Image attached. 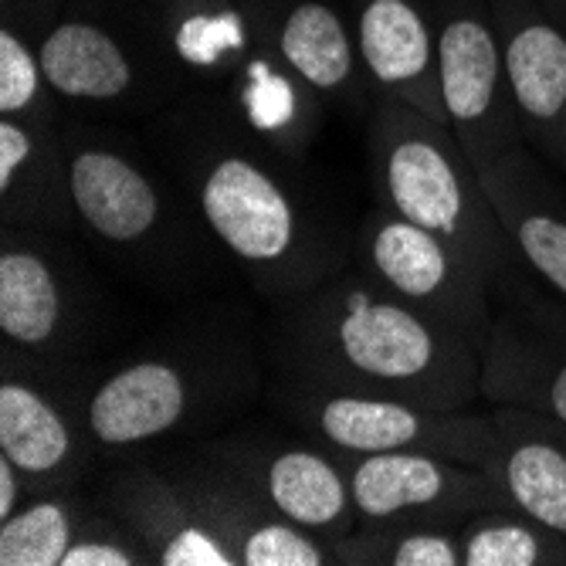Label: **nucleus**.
<instances>
[{
    "label": "nucleus",
    "mask_w": 566,
    "mask_h": 566,
    "mask_svg": "<svg viewBox=\"0 0 566 566\" xmlns=\"http://www.w3.org/2000/svg\"><path fill=\"white\" fill-rule=\"evenodd\" d=\"M200 451L248 482L285 520L329 543L359 523L339 454L313 438L289 441L265 431H238L203 441Z\"/></svg>",
    "instance_id": "obj_13"
},
{
    "label": "nucleus",
    "mask_w": 566,
    "mask_h": 566,
    "mask_svg": "<svg viewBox=\"0 0 566 566\" xmlns=\"http://www.w3.org/2000/svg\"><path fill=\"white\" fill-rule=\"evenodd\" d=\"M139 4L153 14V21H157L164 28V34L174 41L180 31H187L190 24L211 18L214 11L234 4V0H139Z\"/></svg>",
    "instance_id": "obj_29"
},
{
    "label": "nucleus",
    "mask_w": 566,
    "mask_h": 566,
    "mask_svg": "<svg viewBox=\"0 0 566 566\" xmlns=\"http://www.w3.org/2000/svg\"><path fill=\"white\" fill-rule=\"evenodd\" d=\"M62 566H153V556L109 509L95 502Z\"/></svg>",
    "instance_id": "obj_27"
},
{
    "label": "nucleus",
    "mask_w": 566,
    "mask_h": 566,
    "mask_svg": "<svg viewBox=\"0 0 566 566\" xmlns=\"http://www.w3.org/2000/svg\"><path fill=\"white\" fill-rule=\"evenodd\" d=\"M465 566H566V536L516 505L482 509L461 523Z\"/></svg>",
    "instance_id": "obj_25"
},
{
    "label": "nucleus",
    "mask_w": 566,
    "mask_h": 566,
    "mask_svg": "<svg viewBox=\"0 0 566 566\" xmlns=\"http://www.w3.org/2000/svg\"><path fill=\"white\" fill-rule=\"evenodd\" d=\"M275 377L305 387L380 394L438 410L482 400V346L403 302L353 262L275 305Z\"/></svg>",
    "instance_id": "obj_2"
},
{
    "label": "nucleus",
    "mask_w": 566,
    "mask_h": 566,
    "mask_svg": "<svg viewBox=\"0 0 566 566\" xmlns=\"http://www.w3.org/2000/svg\"><path fill=\"white\" fill-rule=\"evenodd\" d=\"M149 149L272 305L349 265L353 228L302 170L305 160L254 133L224 98L190 88L153 116Z\"/></svg>",
    "instance_id": "obj_1"
},
{
    "label": "nucleus",
    "mask_w": 566,
    "mask_h": 566,
    "mask_svg": "<svg viewBox=\"0 0 566 566\" xmlns=\"http://www.w3.org/2000/svg\"><path fill=\"white\" fill-rule=\"evenodd\" d=\"M336 451V448H333ZM359 523L461 526L482 509L509 505L489 472L428 451H336Z\"/></svg>",
    "instance_id": "obj_14"
},
{
    "label": "nucleus",
    "mask_w": 566,
    "mask_h": 566,
    "mask_svg": "<svg viewBox=\"0 0 566 566\" xmlns=\"http://www.w3.org/2000/svg\"><path fill=\"white\" fill-rule=\"evenodd\" d=\"M174 472L187 485L203 523L231 543L241 566H336V549L326 536L285 520L200 448Z\"/></svg>",
    "instance_id": "obj_18"
},
{
    "label": "nucleus",
    "mask_w": 566,
    "mask_h": 566,
    "mask_svg": "<svg viewBox=\"0 0 566 566\" xmlns=\"http://www.w3.org/2000/svg\"><path fill=\"white\" fill-rule=\"evenodd\" d=\"M349 262L403 302L485 346L495 289L451 241L374 203L353 228Z\"/></svg>",
    "instance_id": "obj_10"
},
{
    "label": "nucleus",
    "mask_w": 566,
    "mask_h": 566,
    "mask_svg": "<svg viewBox=\"0 0 566 566\" xmlns=\"http://www.w3.org/2000/svg\"><path fill=\"white\" fill-rule=\"evenodd\" d=\"M72 0H0V24H8L31 41H41Z\"/></svg>",
    "instance_id": "obj_28"
},
{
    "label": "nucleus",
    "mask_w": 566,
    "mask_h": 566,
    "mask_svg": "<svg viewBox=\"0 0 566 566\" xmlns=\"http://www.w3.org/2000/svg\"><path fill=\"white\" fill-rule=\"evenodd\" d=\"M95 499L82 489L31 495L11 520L0 523V566H62Z\"/></svg>",
    "instance_id": "obj_23"
},
{
    "label": "nucleus",
    "mask_w": 566,
    "mask_h": 566,
    "mask_svg": "<svg viewBox=\"0 0 566 566\" xmlns=\"http://www.w3.org/2000/svg\"><path fill=\"white\" fill-rule=\"evenodd\" d=\"M520 265L566 298V177L526 143L479 167Z\"/></svg>",
    "instance_id": "obj_19"
},
{
    "label": "nucleus",
    "mask_w": 566,
    "mask_h": 566,
    "mask_svg": "<svg viewBox=\"0 0 566 566\" xmlns=\"http://www.w3.org/2000/svg\"><path fill=\"white\" fill-rule=\"evenodd\" d=\"M106 326V295L62 231L0 224V336L51 364H82Z\"/></svg>",
    "instance_id": "obj_7"
},
{
    "label": "nucleus",
    "mask_w": 566,
    "mask_h": 566,
    "mask_svg": "<svg viewBox=\"0 0 566 566\" xmlns=\"http://www.w3.org/2000/svg\"><path fill=\"white\" fill-rule=\"evenodd\" d=\"M0 454H8L31 492L78 489L102 458L88 434V387L78 364H51L11 343L0 349Z\"/></svg>",
    "instance_id": "obj_9"
},
{
    "label": "nucleus",
    "mask_w": 566,
    "mask_h": 566,
    "mask_svg": "<svg viewBox=\"0 0 566 566\" xmlns=\"http://www.w3.org/2000/svg\"><path fill=\"white\" fill-rule=\"evenodd\" d=\"M272 403L305 438L336 451H428L485 469L495 441L492 415L438 410L400 397L275 380Z\"/></svg>",
    "instance_id": "obj_8"
},
{
    "label": "nucleus",
    "mask_w": 566,
    "mask_h": 566,
    "mask_svg": "<svg viewBox=\"0 0 566 566\" xmlns=\"http://www.w3.org/2000/svg\"><path fill=\"white\" fill-rule=\"evenodd\" d=\"M146 546L153 566H241L231 543L203 523L174 469L123 461L95 499Z\"/></svg>",
    "instance_id": "obj_17"
},
{
    "label": "nucleus",
    "mask_w": 566,
    "mask_h": 566,
    "mask_svg": "<svg viewBox=\"0 0 566 566\" xmlns=\"http://www.w3.org/2000/svg\"><path fill=\"white\" fill-rule=\"evenodd\" d=\"M495 441L485 469L505 502L566 536V424L492 403Z\"/></svg>",
    "instance_id": "obj_21"
},
{
    "label": "nucleus",
    "mask_w": 566,
    "mask_h": 566,
    "mask_svg": "<svg viewBox=\"0 0 566 566\" xmlns=\"http://www.w3.org/2000/svg\"><path fill=\"white\" fill-rule=\"evenodd\" d=\"M259 390V370L238 343H174L139 353L88 394L98 454H123L197 431Z\"/></svg>",
    "instance_id": "obj_6"
},
{
    "label": "nucleus",
    "mask_w": 566,
    "mask_h": 566,
    "mask_svg": "<svg viewBox=\"0 0 566 566\" xmlns=\"http://www.w3.org/2000/svg\"><path fill=\"white\" fill-rule=\"evenodd\" d=\"M482 400L566 424V298L533 275L495 292L482 346Z\"/></svg>",
    "instance_id": "obj_12"
},
{
    "label": "nucleus",
    "mask_w": 566,
    "mask_h": 566,
    "mask_svg": "<svg viewBox=\"0 0 566 566\" xmlns=\"http://www.w3.org/2000/svg\"><path fill=\"white\" fill-rule=\"evenodd\" d=\"M38 51L59 98L92 116H157L193 88L139 0H72Z\"/></svg>",
    "instance_id": "obj_5"
},
{
    "label": "nucleus",
    "mask_w": 566,
    "mask_h": 566,
    "mask_svg": "<svg viewBox=\"0 0 566 566\" xmlns=\"http://www.w3.org/2000/svg\"><path fill=\"white\" fill-rule=\"evenodd\" d=\"M523 143L566 177V34L539 0H492Z\"/></svg>",
    "instance_id": "obj_15"
},
{
    "label": "nucleus",
    "mask_w": 566,
    "mask_h": 566,
    "mask_svg": "<svg viewBox=\"0 0 566 566\" xmlns=\"http://www.w3.org/2000/svg\"><path fill=\"white\" fill-rule=\"evenodd\" d=\"M339 566H465L461 526L356 523L333 543Z\"/></svg>",
    "instance_id": "obj_24"
},
{
    "label": "nucleus",
    "mask_w": 566,
    "mask_h": 566,
    "mask_svg": "<svg viewBox=\"0 0 566 566\" xmlns=\"http://www.w3.org/2000/svg\"><path fill=\"white\" fill-rule=\"evenodd\" d=\"M539 4L549 11V18L563 28V34H566V0H539Z\"/></svg>",
    "instance_id": "obj_31"
},
{
    "label": "nucleus",
    "mask_w": 566,
    "mask_h": 566,
    "mask_svg": "<svg viewBox=\"0 0 566 566\" xmlns=\"http://www.w3.org/2000/svg\"><path fill=\"white\" fill-rule=\"evenodd\" d=\"M364 136L377 203L465 251L495 292L530 275L502 231L475 160L448 123L377 95Z\"/></svg>",
    "instance_id": "obj_4"
},
{
    "label": "nucleus",
    "mask_w": 566,
    "mask_h": 566,
    "mask_svg": "<svg viewBox=\"0 0 566 566\" xmlns=\"http://www.w3.org/2000/svg\"><path fill=\"white\" fill-rule=\"evenodd\" d=\"M62 143L78 228L143 279L184 282L221 248L157 153L126 129L65 116Z\"/></svg>",
    "instance_id": "obj_3"
},
{
    "label": "nucleus",
    "mask_w": 566,
    "mask_h": 566,
    "mask_svg": "<svg viewBox=\"0 0 566 566\" xmlns=\"http://www.w3.org/2000/svg\"><path fill=\"white\" fill-rule=\"evenodd\" d=\"M343 4L374 92L448 123L431 0H343Z\"/></svg>",
    "instance_id": "obj_20"
},
{
    "label": "nucleus",
    "mask_w": 566,
    "mask_h": 566,
    "mask_svg": "<svg viewBox=\"0 0 566 566\" xmlns=\"http://www.w3.org/2000/svg\"><path fill=\"white\" fill-rule=\"evenodd\" d=\"M62 123L0 116V224L4 228L62 234L78 228Z\"/></svg>",
    "instance_id": "obj_22"
},
{
    "label": "nucleus",
    "mask_w": 566,
    "mask_h": 566,
    "mask_svg": "<svg viewBox=\"0 0 566 566\" xmlns=\"http://www.w3.org/2000/svg\"><path fill=\"white\" fill-rule=\"evenodd\" d=\"M65 102L51 88L38 41L0 24V116L24 123H62Z\"/></svg>",
    "instance_id": "obj_26"
},
{
    "label": "nucleus",
    "mask_w": 566,
    "mask_h": 566,
    "mask_svg": "<svg viewBox=\"0 0 566 566\" xmlns=\"http://www.w3.org/2000/svg\"><path fill=\"white\" fill-rule=\"evenodd\" d=\"M282 62L313 88L326 109L367 123L374 85L359 62L353 24L339 0H254Z\"/></svg>",
    "instance_id": "obj_16"
},
{
    "label": "nucleus",
    "mask_w": 566,
    "mask_h": 566,
    "mask_svg": "<svg viewBox=\"0 0 566 566\" xmlns=\"http://www.w3.org/2000/svg\"><path fill=\"white\" fill-rule=\"evenodd\" d=\"M31 485L28 479L18 472V465L8 458V454H0V523L11 520L14 512L31 499Z\"/></svg>",
    "instance_id": "obj_30"
},
{
    "label": "nucleus",
    "mask_w": 566,
    "mask_h": 566,
    "mask_svg": "<svg viewBox=\"0 0 566 566\" xmlns=\"http://www.w3.org/2000/svg\"><path fill=\"white\" fill-rule=\"evenodd\" d=\"M448 126L475 167L523 143L509 98L492 0H431Z\"/></svg>",
    "instance_id": "obj_11"
}]
</instances>
